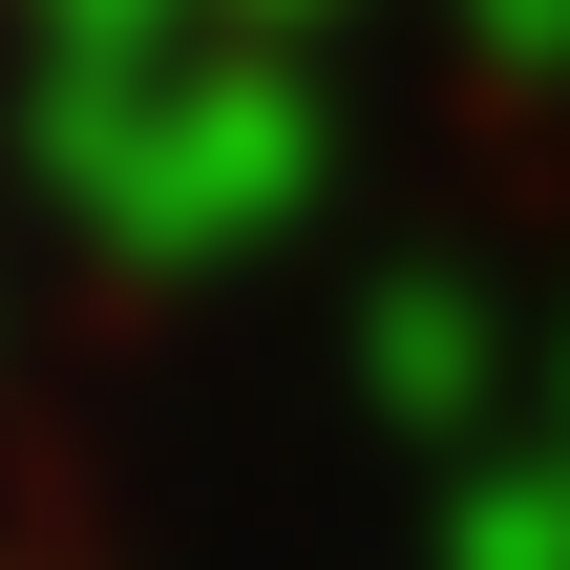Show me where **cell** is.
Returning <instances> with one entry per match:
<instances>
[{"instance_id": "6da1fadb", "label": "cell", "mask_w": 570, "mask_h": 570, "mask_svg": "<svg viewBox=\"0 0 570 570\" xmlns=\"http://www.w3.org/2000/svg\"><path fill=\"white\" fill-rule=\"evenodd\" d=\"M42 190L148 254V275H212L254 254L296 190H317V106L254 21H127V42H42Z\"/></svg>"}, {"instance_id": "7a4b0ae2", "label": "cell", "mask_w": 570, "mask_h": 570, "mask_svg": "<svg viewBox=\"0 0 570 570\" xmlns=\"http://www.w3.org/2000/svg\"><path fill=\"white\" fill-rule=\"evenodd\" d=\"M444 570H570V360H550V423L465 465V508H444Z\"/></svg>"}, {"instance_id": "3957f363", "label": "cell", "mask_w": 570, "mask_h": 570, "mask_svg": "<svg viewBox=\"0 0 570 570\" xmlns=\"http://www.w3.org/2000/svg\"><path fill=\"white\" fill-rule=\"evenodd\" d=\"M360 360H381V402H402V423H465V402L508 381V296H465V275H402Z\"/></svg>"}, {"instance_id": "277c9868", "label": "cell", "mask_w": 570, "mask_h": 570, "mask_svg": "<svg viewBox=\"0 0 570 570\" xmlns=\"http://www.w3.org/2000/svg\"><path fill=\"white\" fill-rule=\"evenodd\" d=\"M487 42H529V63H570V0H465Z\"/></svg>"}, {"instance_id": "5b68a950", "label": "cell", "mask_w": 570, "mask_h": 570, "mask_svg": "<svg viewBox=\"0 0 570 570\" xmlns=\"http://www.w3.org/2000/svg\"><path fill=\"white\" fill-rule=\"evenodd\" d=\"M233 21H254V0H233Z\"/></svg>"}]
</instances>
